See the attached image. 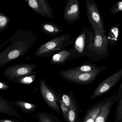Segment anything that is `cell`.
Returning a JSON list of instances; mask_svg holds the SVG:
<instances>
[{"mask_svg":"<svg viewBox=\"0 0 122 122\" xmlns=\"http://www.w3.org/2000/svg\"><path fill=\"white\" fill-rule=\"evenodd\" d=\"M64 18L66 22L71 24L79 20L80 5L79 0H68L66 1Z\"/></svg>","mask_w":122,"mask_h":122,"instance_id":"ba28073f","label":"cell"},{"mask_svg":"<svg viewBox=\"0 0 122 122\" xmlns=\"http://www.w3.org/2000/svg\"><path fill=\"white\" fill-rule=\"evenodd\" d=\"M41 95L48 106L55 111L61 114L59 106L60 98L46 84L43 78L39 80Z\"/></svg>","mask_w":122,"mask_h":122,"instance_id":"8992f818","label":"cell"},{"mask_svg":"<svg viewBox=\"0 0 122 122\" xmlns=\"http://www.w3.org/2000/svg\"><path fill=\"white\" fill-rule=\"evenodd\" d=\"M116 93L103 100V105L95 122H107L110 114L114 103Z\"/></svg>","mask_w":122,"mask_h":122,"instance_id":"8fae6325","label":"cell"},{"mask_svg":"<svg viewBox=\"0 0 122 122\" xmlns=\"http://www.w3.org/2000/svg\"><path fill=\"white\" fill-rule=\"evenodd\" d=\"M3 85L2 83H0V89H3Z\"/></svg>","mask_w":122,"mask_h":122,"instance_id":"f1b7e54d","label":"cell"},{"mask_svg":"<svg viewBox=\"0 0 122 122\" xmlns=\"http://www.w3.org/2000/svg\"><path fill=\"white\" fill-rule=\"evenodd\" d=\"M122 78V68L101 82L95 89L90 97V100L95 99L107 93L121 80Z\"/></svg>","mask_w":122,"mask_h":122,"instance_id":"52a82bcc","label":"cell"},{"mask_svg":"<svg viewBox=\"0 0 122 122\" xmlns=\"http://www.w3.org/2000/svg\"><path fill=\"white\" fill-rule=\"evenodd\" d=\"M7 22V19L6 17L3 16H0V26H4L5 25Z\"/></svg>","mask_w":122,"mask_h":122,"instance_id":"4316f807","label":"cell"},{"mask_svg":"<svg viewBox=\"0 0 122 122\" xmlns=\"http://www.w3.org/2000/svg\"><path fill=\"white\" fill-rule=\"evenodd\" d=\"M80 111L78 103L73 96L70 107L68 119L66 122H80Z\"/></svg>","mask_w":122,"mask_h":122,"instance_id":"2e32d148","label":"cell"},{"mask_svg":"<svg viewBox=\"0 0 122 122\" xmlns=\"http://www.w3.org/2000/svg\"><path fill=\"white\" fill-rule=\"evenodd\" d=\"M94 32L89 27L85 26L80 35L76 39L72 48L80 57L86 56L88 47L94 41Z\"/></svg>","mask_w":122,"mask_h":122,"instance_id":"5b68a950","label":"cell"},{"mask_svg":"<svg viewBox=\"0 0 122 122\" xmlns=\"http://www.w3.org/2000/svg\"><path fill=\"white\" fill-rule=\"evenodd\" d=\"M74 43L71 34L66 33L58 36L44 43L38 48L34 56L38 58L49 57L64 50Z\"/></svg>","mask_w":122,"mask_h":122,"instance_id":"6da1fadb","label":"cell"},{"mask_svg":"<svg viewBox=\"0 0 122 122\" xmlns=\"http://www.w3.org/2000/svg\"><path fill=\"white\" fill-rule=\"evenodd\" d=\"M80 57L79 55L72 48L67 50L64 49L53 56L51 64L54 65H62Z\"/></svg>","mask_w":122,"mask_h":122,"instance_id":"30bf717a","label":"cell"},{"mask_svg":"<svg viewBox=\"0 0 122 122\" xmlns=\"http://www.w3.org/2000/svg\"><path fill=\"white\" fill-rule=\"evenodd\" d=\"M105 66H99L95 64H86L73 68L76 71L85 73H92L94 72H102L107 69Z\"/></svg>","mask_w":122,"mask_h":122,"instance_id":"e0dca14e","label":"cell"},{"mask_svg":"<svg viewBox=\"0 0 122 122\" xmlns=\"http://www.w3.org/2000/svg\"><path fill=\"white\" fill-rule=\"evenodd\" d=\"M103 100L90 106L87 109L80 122H95L100 112L103 105Z\"/></svg>","mask_w":122,"mask_h":122,"instance_id":"7c38bea8","label":"cell"},{"mask_svg":"<svg viewBox=\"0 0 122 122\" xmlns=\"http://www.w3.org/2000/svg\"><path fill=\"white\" fill-rule=\"evenodd\" d=\"M120 24H115L110 27L107 35L109 46L112 47L114 46L119 40Z\"/></svg>","mask_w":122,"mask_h":122,"instance_id":"9a60e30c","label":"cell"},{"mask_svg":"<svg viewBox=\"0 0 122 122\" xmlns=\"http://www.w3.org/2000/svg\"><path fill=\"white\" fill-rule=\"evenodd\" d=\"M20 55V52L18 50H14L9 53L8 57L10 59H13L18 57Z\"/></svg>","mask_w":122,"mask_h":122,"instance_id":"484cf974","label":"cell"},{"mask_svg":"<svg viewBox=\"0 0 122 122\" xmlns=\"http://www.w3.org/2000/svg\"><path fill=\"white\" fill-rule=\"evenodd\" d=\"M28 3L31 9L38 14L45 18H53V9L47 0H29Z\"/></svg>","mask_w":122,"mask_h":122,"instance_id":"9c48e42d","label":"cell"},{"mask_svg":"<svg viewBox=\"0 0 122 122\" xmlns=\"http://www.w3.org/2000/svg\"><path fill=\"white\" fill-rule=\"evenodd\" d=\"M36 78V74H33L30 76L26 77H24L22 81L23 83L25 84H30L33 82Z\"/></svg>","mask_w":122,"mask_h":122,"instance_id":"cb8c5ba5","label":"cell"},{"mask_svg":"<svg viewBox=\"0 0 122 122\" xmlns=\"http://www.w3.org/2000/svg\"><path fill=\"white\" fill-rule=\"evenodd\" d=\"M44 33L48 36H59L63 31L62 27L53 22L46 21L41 25Z\"/></svg>","mask_w":122,"mask_h":122,"instance_id":"4fadbf2b","label":"cell"},{"mask_svg":"<svg viewBox=\"0 0 122 122\" xmlns=\"http://www.w3.org/2000/svg\"><path fill=\"white\" fill-rule=\"evenodd\" d=\"M93 29L94 32V41L88 47L86 56L92 61H98L109 56V46L107 35H102L97 29Z\"/></svg>","mask_w":122,"mask_h":122,"instance_id":"7a4b0ae2","label":"cell"},{"mask_svg":"<svg viewBox=\"0 0 122 122\" xmlns=\"http://www.w3.org/2000/svg\"><path fill=\"white\" fill-rule=\"evenodd\" d=\"M122 95V82L120 85L115 98L114 102H118Z\"/></svg>","mask_w":122,"mask_h":122,"instance_id":"d4e9b609","label":"cell"},{"mask_svg":"<svg viewBox=\"0 0 122 122\" xmlns=\"http://www.w3.org/2000/svg\"><path fill=\"white\" fill-rule=\"evenodd\" d=\"M0 122H23L18 121H13V120H0Z\"/></svg>","mask_w":122,"mask_h":122,"instance_id":"83f0119b","label":"cell"},{"mask_svg":"<svg viewBox=\"0 0 122 122\" xmlns=\"http://www.w3.org/2000/svg\"><path fill=\"white\" fill-rule=\"evenodd\" d=\"M59 105L61 106V112H62L63 117L66 122L68 119L69 109L66 106H65L61 98H60V100H59Z\"/></svg>","mask_w":122,"mask_h":122,"instance_id":"603a6c76","label":"cell"},{"mask_svg":"<svg viewBox=\"0 0 122 122\" xmlns=\"http://www.w3.org/2000/svg\"><path fill=\"white\" fill-rule=\"evenodd\" d=\"M120 12H122V0L116 2L110 9V14L112 15Z\"/></svg>","mask_w":122,"mask_h":122,"instance_id":"7402d4cb","label":"cell"},{"mask_svg":"<svg viewBox=\"0 0 122 122\" xmlns=\"http://www.w3.org/2000/svg\"><path fill=\"white\" fill-rule=\"evenodd\" d=\"M13 105L20 107L25 113H31L34 112L37 109L36 105L28 103L22 101L11 102Z\"/></svg>","mask_w":122,"mask_h":122,"instance_id":"ac0fdd59","label":"cell"},{"mask_svg":"<svg viewBox=\"0 0 122 122\" xmlns=\"http://www.w3.org/2000/svg\"><path fill=\"white\" fill-rule=\"evenodd\" d=\"M74 95L72 91L68 93H65L62 95L61 99L62 100L64 104L69 109L71 105L72 99Z\"/></svg>","mask_w":122,"mask_h":122,"instance_id":"44dd1931","label":"cell"},{"mask_svg":"<svg viewBox=\"0 0 122 122\" xmlns=\"http://www.w3.org/2000/svg\"><path fill=\"white\" fill-rule=\"evenodd\" d=\"M38 122H61L55 115L45 112H38L36 114Z\"/></svg>","mask_w":122,"mask_h":122,"instance_id":"d6986e66","label":"cell"},{"mask_svg":"<svg viewBox=\"0 0 122 122\" xmlns=\"http://www.w3.org/2000/svg\"><path fill=\"white\" fill-rule=\"evenodd\" d=\"M87 17L92 28L97 29L102 35H106L104 21L97 5L92 0H85Z\"/></svg>","mask_w":122,"mask_h":122,"instance_id":"277c9868","label":"cell"},{"mask_svg":"<svg viewBox=\"0 0 122 122\" xmlns=\"http://www.w3.org/2000/svg\"><path fill=\"white\" fill-rule=\"evenodd\" d=\"M0 113L6 114L10 116L15 117L21 119L18 113L11 102L4 99L0 96Z\"/></svg>","mask_w":122,"mask_h":122,"instance_id":"5bb4252c","label":"cell"},{"mask_svg":"<svg viewBox=\"0 0 122 122\" xmlns=\"http://www.w3.org/2000/svg\"><path fill=\"white\" fill-rule=\"evenodd\" d=\"M114 122H122V95L116 108Z\"/></svg>","mask_w":122,"mask_h":122,"instance_id":"ffe728a7","label":"cell"},{"mask_svg":"<svg viewBox=\"0 0 122 122\" xmlns=\"http://www.w3.org/2000/svg\"><path fill=\"white\" fill-rule=\"evenodd\" d=\"M100 73V72L85 73L71 69L61 71L59 74L63 79L69 82L85 85L93 83Z\"/></svg>","mask_w":122,"mask_h":122,"instance_id":"3957f363","label":"cell"}]
</instances>
